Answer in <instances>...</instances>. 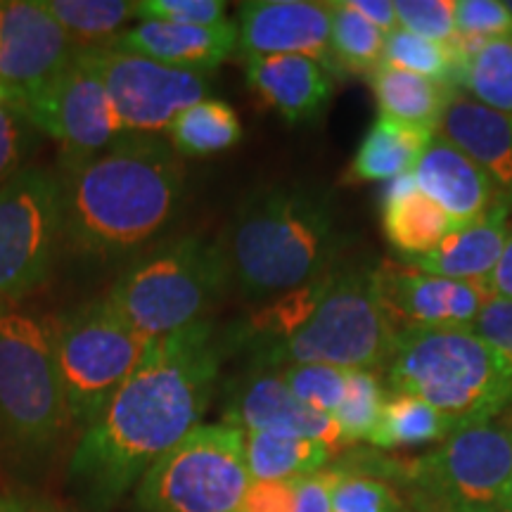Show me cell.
<instances>
[{"label":"cell","instance_id":"484cf974","mask_svg":"<svg viewBox=\"0 0 512 512\" xmlns=\"http://www.w3.org/2000/svg\"><path fill=\"white\" fill-rule=\"evenodd\" d=\"M332 456L328 446L311 439L273 432H245V460L252 482H292L316 475Z\"/></svg>","mask_w":512,"mask_h":512},{"label":"cell","instance_id":"1f68e13d","mask_svg":"<svg viewBox=\"0 0 512 512\" xmlns=\"http://www.w3.org/2000/svg\"><path fill=\"white\" fill-rule=\"evenodd\" d=\"M330 55L342 67L370 74L382 64L387 36L344 3H328Z\"/></svg>","mask_w":512,"mask_h":512},{"label":"cell","instance_id":"d6986e66","mask_svg":"<svg viewBox=\"0 0 512 512\" xmlns=\"http://www.w3.org/2000/svg\"><path fill=\"white\" fill-rule=\"evenodd\" d=\"M107 46L147 57V60L166 64V67L204 74L219 67L235 53L238 27L230 19L219 27L140 22L138 27L121 31Z\"/></svg>","mask_w":512,"mask_h":512},{"label":"cell","instance_id":"f6af8a7d","mask_svg":"<svg viewBox=\"0 0 512 512\" xmlns=\"http://www.w3.org/2000/svg\"><path fill=\"white\" fill-rule=\"evenodd\" d=\"M0 512H67L48 498L22 494V491H0Z\"/></svg>","mask_w":512,"mask_h":512},{"label":"cell","instance_id":"836d02e7","mask_svg":"<svg viewBox=\"0 0 512 512\" xmlns=\"http://www.w3.org/2000/svg\"><path fill=\"white\" fill-rule=\"evenodd\" d=\"M287 389L297 396L299 401L318 413L332 415L347 392V373L349 370L318 366V363H306V366H287L275 370Z\"/></svg>","mask_w":512,"mask_h":512},{"label":"cell","instance_id":"4316f807","mask_svg":"<svg viewBox=\"0 0 512 512\" xmlns=\"http://www.w3.org/2000/svg\"><path fill=\"white\" fill-rule=\"evenodd\" d=\"M458 430H463V425L451 415H444L415 396L396 394L384 401L380 420L368 441L377 448H406L446 441Z\"/></svg>","mask_w":512,"mask_h":512},{"label":"cell","instance_id":"7c38bea8","mask_svg":"<svg viewBox=\"0 0 512 512\" xmlns=\"http://www.w3.org/2000/svg\"><path fill=\"white\" fill-rule=\"evenodd\" d=\"M76 60L102 83L119 131L131 136L169 131L178 114L209 95L204 74L166 67L110 46L79 50Z\"/></svg>","mask_w":512,"mask_h":512},{"label":"cell","instance_id":"d4e9b609","mask_svg":"<svg viewBox=\"0 0 512 512\" xmlns=\"http://www.w3.org/2000/svg\"><path fill=\"white\" fill-rule=\"evenodd\" d=\"M368 83L382 114L403 121V124L427 128L432 133H437L448 102L458 93V88L446 86V83L401 72L387 64L375 67L368 74Z\"/></svg>","mask_w":512,"mask_h":512},{"label":"cell","instance_id":"9a60e30c","mask_svg":"<svg viewBox=\"0 0 512 512\" xmlns=\"http://www.w3.org/2000/svg\"><path fill=\"white\" fill-rule=\"evenodd\" d=\"M377 297L396 332L415 328H470L491 294L484 285L422 273L382 261L373 268Z\"/></svg>","mask_w":512,"mask_h":512},{"label":"cell","instance_id":"52a82bcc","mask_svg":"<svg viewBox=\"0 0 512 512\" xmlns=\"http://www.w3.org/2000/svg\"><path fill=\"white\" fill-rule=\"evenodd\" d=\"M228 287L219 245L183 238L133 264L105 299L140 335L159 339L207 320Z\"/></svg>","mask_w":512,"mask_h":512},{"label":"cell","instance_id":"d6a6232c","mask_svg":"<svg viewBox=\"0 0 512 512\" xmlns=\"http://www.w3.org/2000/svg\"><path fill=\"white\" fill-rule=\"evenodd\" d=\"M384 401H387L384 387L375 370H349L347 392H344L337 411L332 413L344 444L370 439L377 420H380Z\"/></svg>","mask_w":512,"mask_h":512},{"label":"cell","instance_id":"e575fe53","mask_svg":"<svg viewBox=\"0 0 512 512\" xmlns=\"http://www.w3.org/2000/svg\"><path fill=\"white\" fill-rule=\"evenodd\" d=\"M332 512H399L401 498L382 479L337 470Z\"/></svg>","mask_w":512,"mask_h":512},{"label":"cell","instance_id":"f546056e","mask_svg":"<svg viewBox=\"0 0 512 512\" xmlns=\"http://www.w3.org/2000/svg\"><path fill=\"white\" fill-rule=\"evenodd\" d=\"M460 88L472 100L512 117V38H491L463 64Z\"/></svg>","mask_w":512,"mask_h":512},{"label":"cell","instance_id":"f1b7e54d","mask_svg":"<svg viewBox=\"0 0 512 512\" xmlns=\"http://www.w3.org/2000/svg\"><path fill=\"white\" fill-rule=\"evenodd\" d=\"M67 36L79 46L100 48L121 34V27L136 17L131 0H38Z\"/></svg>","mask_w":512,"mask_h":512},{"label":"cell","instance_id":"4dcf8cb0","mask_svg":"<svg viewBox=\"0 0 512 512\" xmlns=\"http://www.w3.org/2000/svg\"><path fill=\"white\" fill-rule=\"evenodd\" d=\"M382 64L401 69V72H411L425 76V79L446 83V86H453L460 91L463 62H460L453 46H446V43H434L411 34V31L396 29L387 36V43H384Z\"/></svg>","mask_w":512,"mask_h":512},{"label":"cell","instance_id":"ba28073f","mask_svg":"<svg viewBox=\"0 0 512 512\" xmlns=\"http://www.w3.org/2000/svg\"><path fill=\"white\" fill-rule=\"evenodd\" d=\"M249 484L245 432L200 425L145 472L136 503L143 512H240Z\"/></svg>","mask_w":512,"mask_h":512},{"label":"cell","instance_id":"9c48e42d","mask_svg":"<svg viewBox=\"0 0 512 512\" xmlns=\"http://www.w3.org/2000/svg\"><path fill=\"white\" fill-rule=\"evenodd\" d=\"M155 339L140 335L100 302L69 311L55 325V354L74 425L88 427L131 377Z\"/></svg>","mask_w":512,"mask_h":512},{"label":"cell","instance_id":"ab89813d","mask_svg":"<svg viewBox=\"0 0 512 512\" xmlns=\"http://www.w3.org/2000/svg\"><path fill=\"white\" fill-rule=\"evenodd\" d=\"M24 121L15 107L0 100V185L10 181L19 171L24 150H27V136H24Z\"/></svg>","mask_w":512,"mask_h":512},{"label":"cell","instance_id":"5bb4252c","mask_svg":"<svg viewBox=\"0 0 512 512\" xmlns=\"http://www.w3.org/2000/svg\"><path fill=\"white\" fill-rule=\"evenodd\" d=\"M17 112L62 145L67 164L105 150L121 133L105 88L79 60Z\"/></svg>","mask_w":512,"mask_h":512},{"label":"cell","instance_id":"603a6c76","mask_svg":"<svg viewBox=\"0 0 512 512\" xmlns=\"http://www.w3.org/2000/svg\"><path fill=\"white\" fill-rule=\"evenodd\" d=\"M380 216L389 245L403 259L432 252L453 228L444 211L418 190L411 174L389 181L382 192Z\"/></svg>","mask_w":512,"mask_h":512},{"label":"cell","instance_id":"83f0119b","mask_svg":"<svg viewBox=\"0 0 512 512\" xmlns=\"http://www.w3.org/2000/svg\"><path fill=\"white\" fill-rule=\"evenodd\" d=\"M242 124L223 100L204 98L183 110L169 126V143L178 157H204L238 145Z\"/></svg>","mask_w":512,"mask_h":512},{"label":"cell","instance_id":"ee69618b","mask_svg":"<svg viewBox=\"0 0 512 512\" xmlns=\"http://www.w3.org/2000/svg\"><path fill=\"white\" fill-rule=\"evenodd\" d=\"M486 292L496 299H510L512 302V219L508 226V235H505V245L501 252V259L494 268V273L486 280Z\"/></svg>","mask_w":512,"mask_h":512},{"label":"cell","instance_id":"e0dca14e","mask_svg":"<svg viewBox=\"0 0 512 512\" xmlns=\"http://www.w3.org/2000/svg\"><path fill=\"white\" fill-rule=\"evenodd\" d=\"M226 425L242 432H273L311 439L332 453L344 446L342 432L328 413H318L294 396L275 370H256L228 403Z\"/></svg>","mask_w":512,"mask_h":512},{"label":"cell","instance_id":"277c9868","mask_svg":"<svg viewBox=\"0 0 512 512\" xmlns=\"http://www.w3.org/2000/svg\"><path fill=\"white\" fill-rule=\"evenodd\" d=\"M387 384L415 396L463 427L491 422L512 403V366L467 328H415L396 332Z\"/></svg>","mask_w":512,"mask_h":512},{"label":"cell","instance_id":"8d00e7d4","mask_svg":"<svg viewBox=\"0 0 512 512\" xmlns=\"http://www.w3.org/2000/svg\"><path fill=\"white\" fill-rule=\"evenodd\" d=\"M136 17L143 22L190 24V27H219L228 22L223 0H140Z\"/></svg>","mask_w":512,"mask_h":512},{"label":"cell","instance_id":"6da1fadb","mask_svg":"<svg viewBox=\"0 0 512 512\" xmlns=\"http://www.w3.org/2000/svg\"><path fill=\"white\" fill-rule=\"evenodd\" d=\"M221 358L209 320L152 342L74 448L69 484L88 508L112 510L164 453L202 425Z\"/></svg>","mask_w":512,"mask_h":512},{"label":"cell","instance_id":"cb8c5ba5","mask_svg":"<svg viewBox=\"0 0 512 512\" xmlns=\"http://www.w3.org/2000/svg\"><path fill=\"white\" fill-rule=\"evenodd\" d=\"M434 133L427 128L403 124L380 112L358 145L347 169L351 183H389L408 176L422 152L432 143Z\"/></svg>","mask_w":512,"mask_h":512},{"label":"cell","instance_id":"f35d334b","mask_svg":"<svg viewBox=\"0 0 512 512\" xmlns=\"http://www.w3.org/2000/svg\"><path fill=\"white\" fill-rule=\"evenodd\" d=\"M467 330L491 344L498 354L512 366V302L510 299H496L491 297L489 302L482 306L475 323Z\"/></svg>","mask_w":512,"mask_h":512},{"label":"cell","instance_id":"5b68a950","mask_svg":"<svg viewBox=\"0 0 512 512\" xmlns=\"http://www.w3.org/2000/svg\"><path fill=\"white\" fill-rule=\"evenodd\" d=\"M72 425L55 325L0 306V453L12 463H41Z\"/></svg>","mask_w":512,"mask_h":512},{"label":"cell","instance_id":"ffe728a7","mask_svg":"<svg viewBox=\"0 0 512 512\" xmlns=\"http://www.w3.org/2000/svg\"><path fill=\"white\" fill-rule=\"evenodd\" d=\"M245 60L249 88L287 124H309L328 107L335 83L318 60L304 55H254Z\"/></svg>","mask_w":512,"mask_h":512},{"label":"cell","instance_id":"60d3db41","mask_svg":"<svg viewBox=\"0 0 512 512\" xmlns=\"http://www.w3.org/2000/svg\"><path fill=\"white\" fill-rule=\"evenodd\" d=\"M294 491L297 479L292 482H252L240 512H294Z\"/></svg>","mask_w":512,"mask_h":512},{"label":"cell","instance_id":"74e56055","mask_svg":"<svg viewBox=\"0 0 512 512\" xmlns=\"http://www.w3.org/2000/svg\"><path fill=\"white\" fill-rule=\"evenodd\" d=\"M456 34L512 38V12L501 0H456Z\"/></svg>","mask_w":512,"mask_h":512},{"label":"cell","instance_id":"8992f818","mask_svg":"<svg viewBox=\"0 0 512 512\" xmlns=\"http://www.w3.org/2000/svg\"><path fill=\"white\" fill-rule=\"evenodd\" d=\"M396 339L377 297L373 268H335L311 316L292 335L254 351L259 370L332 366L342 370L384 368Z\"/></svg>","mask_w":512,"mask_h":512},{"label":"cell","instance_id":"4fadbf2b","mask_svg":"<svg viewBox=\"0 0 512 512\" xmlns=\"http://www.w3.org/2000/svg\"><path fill=\"white\" fill-rule=\"evenodd\" d=\"M79 46L38 0H10L0 10V100L10 107L29 98L72 67Z\"/></svg>","mask_w":512,"mask_h":512},{"label":"cell","instance_id":"b9f144b4","mask_svg":"<svg viewBox=\"0 0 512 512\" xmlns=\"http://www.w3.org/2000/svg\"><path fill=\"white\" fill-rule=\"evenodd\" d=\"M337 475V470H320L316 475L297 479L294 512H332V489Z\"/></svg>","mask_w":512,"mask_h":512},{"label":"cell","instance_id":"30bf717a","mask_svg":"<svg viewBox=\"0 0 512 512\" xmlns=\"http://www.w3.org/2000/svg\"><path fill=\"white\" fill-rule=\"evenodd\" d=\"M401 472L420 498L451 512H512V427H463Z\"/></svg>","mask_w":512,"mask_h":512},{"label":"cell","instance_id":"2e32d148","mask_svg":"<svg viewBox=\"0 0 512 512\" xmlns=\"http://www.w3.org/2000/svg\"><path fill=\"white\" fill-rule=\"evenodd\" d=\"M238 46L245 57L304 55L330 67L328 3L249 0L238 8Z\"/></svg>","mask_w":512,"mask_h":512},{"label":"cell","instance_id":"8fae6325","mask_svg":"<svg viewBox=\"0 0 512 512\" xmlns=\"http://www.w3.org/2000/svg\"><path fill=\"white\" fill-rule=\"evenodd\" d=\"M62 226V178L53 171L29 166L0 185V304L48 278Z\"/></svg>","mask_w":512,"mask_h":512},{"label":"cell","instance_id":"44dd1931","mask_svg":"<svg viewBox=\"0 0 512 512\" xmlns=\"http://www.w3.org/2000/svg\"><path fill=\"white\" fill-rule=\"evenodd\" d=\"M510 219L512 204L508 200H498L479 219L453 226L432 252L403 261L422 273L484 285L501 259Z\"/></svg>","mask_w":512,"mask_h":512},{"label":"cell","instance_id":"7a4b0ae2","mask_svg":"<svg viewBox=\"0 0 512 512\" xmlns=\"http://www.w3.org/2000/svg\"><path fill=\"white\" fill-rule=\"evenodd\" d=\"M185 169L171 143L128 136L67 164L62 240L74 252L110 259L136 252L171 221Z\"/></svg>","mask_w":512,"mask_h":512},{"label":"cell","instance_id":"7402d4cb","mask_svg":"<svg viewBox=\"0 0 512 512\" xmlns=\"http://www.w3.org/2000/svg\"><path fill=\"white\" fill-rule=\"evenodd\" d=\"M437 136L453 147H458L465 157H470L503 200L512 204V117L496 112L470 95L456 93L448 102L444 117L437 126Z\"/></svg>","mask_w":512,"mask_h":512},{"label":"cell","instance_id":"d590c367","mask_svg":"<svg viewBox=\"0 0 512 512\" xmlns=\"http://www.w3.org/2000/svg\"><path fill=\"white\" fill-rule=\"evenodd\" d=\"M399 29L451 46L456 38V0H396Z\"/></svg>","mask_w":512,"mask_h":512},{"label":"cell","instance_id":"7dc6e473","mask_svg":"<svg viewBox=\"0 0 512 512\" xmlns=\"http://www.w3.org/2000/svg\"><path fill=\"white\" fill-rule=\"evenodd\" d=\"M0 10H3V3H0Z\"/></svg>","mask_w":512,"mask_h":512},{"label":"cell","instance_id":"bcb514c9","mask_svg":"<svg viewBox=\"0 0 512 512\" xmlns=\"http://www.w3.org/2000/svg\"><path fill=\"white\" fill-rule=\"evenodd\" d=\"M418 512H451V510H446V508H441V505H437V503L420 498V510Z\"/></svg>","mask_w":512,"mask_h":512},{"label":"cell","instance_id":"ac0fdd59","mask_svg":"<svg viewBox=\"0 0 512 512\" xmlns=\"http://www.w3.org/2000/svg\"><path fill=\"white\" fill-rule=\"evenodd\" d=\"M415 185L437 204L453 226H463L486 214L501 192L479 166L448 140L434 136L411 171Z\"/></svg>","mask_w":512,"mask_h":512},{"label":"cell","instance_id":"7bdbcfd3","mask_svg":"<svg viewBox=\"0 0 512 512\" xmlns=\"http://www.w3.org/2000/svg\"><path fill=\"white\" fill-rule=\"evenodd\" d=\"M349 10H354L356 15H361L366 22L373 24L382 31L384 36H389L392 31L399 29L394 15V3L389 0H342Z\"/></svg>","mask_w":512,"mask_h":512},{"label":"cell","instance_id":"3957f363","mask_svg":"<svg viewBox=\"0 0 512 512\" xmlns=\"http://www.w3.org/2000/svg\"><path fill=\"white\" fill-rule=\"evenodd\" d=\"M347 242L328 192L278 183L245 197L216 245L228 285L247 302H273L335 271Z\"/></svg>","mask_w":512,"mask_h":512}]
</instances>
